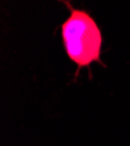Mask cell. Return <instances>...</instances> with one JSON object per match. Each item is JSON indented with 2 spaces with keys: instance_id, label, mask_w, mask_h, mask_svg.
I'll return each instance as SVG.
<instances>
[{
  "instance_id": "obj_1",
  "label": "cell",
  "mask_w": 130,
  "mask_h": 146,
  "mask_svg": "<svg viewBox=\"0 0 130 146\" xmlns=\"http://www.w3.org/2000/svg\"><path fill=\"white\" fill-rule=\"evenodd\" d=\"M66 4L69 15L61 23V39L68 58L77 71L94 63L102 64L103 35L99 23L87 11Z\"/></svg>"
}]
</instances>
